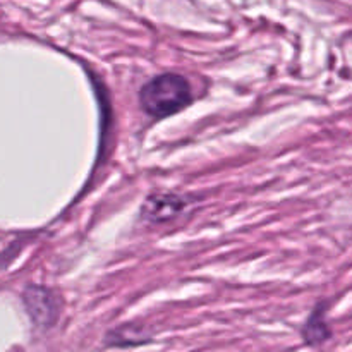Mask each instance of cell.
<instances>
[{"instance_id": "277c9868", "label": "cell", "mask_w": 352, "mask_h": 352, "mask_svg": "<svg viewBox=\"0 0 352 352\" xmlns=\"http://www.w3.org/2000/svg\"><path fill=\"white\" fill-rule=\"evenodd\" d=\"M305 339L306 342L311 344V346H318V344L325 342L330 339V330L329 325L325 322V315H323L322 309H316L311 315V318L308 320L305 327Z\"/></svg>"}, {"instance_id": "3957f363", "label": "cell", "mask_w": 352, "mask_h": 352, "mask_svg": "<svg viewBox=\"0 0 352 352\" xmlns=\"http://www.w3.org/2000/svg\"><path fill=\"white\" fill-rule=\"evenodd\" d=\"M188 201L179 195H151L144 201L143 219L150 223H162L177 217L186 208Z\"/></svg>"}, {"instance_id": "5b68a950", "label": "cell", "mask_w": 352, "mask_h": 352, "mask_svg": "<svg viewBox=\"0 0 352 352\" xmlns=\"http://www.w3.org/2000/svg\"><path fill=\"white\" fill-rule=\"evenodd\" d=\"M148 340V336H144L140 329H131V327H122L107 336L105 344L107 346H117V347H127V346H138Z\"/></svg>"}, {"instance_id": "7a4b0ae2", "label": "cell", "mask_w": 352, "mask_h": 352, "mask_svg": "<svg viewBox=\"0 0 352 352\" xmlns=\"http://www.w3.org/2000/svg\"><path fill=\"white\" fill-rule=\"evenodd\" d=\"M23 302L31 322L36 327H40V329H50L58 320V313H60L58 299L48 289L38 287V285H30L24 291Z\"/></svg>"}, {"instance_id": "6da1fadb", "label": "cell", "mask_w": 352, "mask_h": 352, "mask_svg": "<svg viewBox=\"0 0 352 352\" xmlns=\"http://www.w3.org/2000/svg\"><path fill=\"white\" fill-rule=\"evenodd\" d=\"M192 100L188 79L175 72L155 76L141 88L140 103L148 116L164 119L189 105Z\"/></svg>"}]
</instances>
